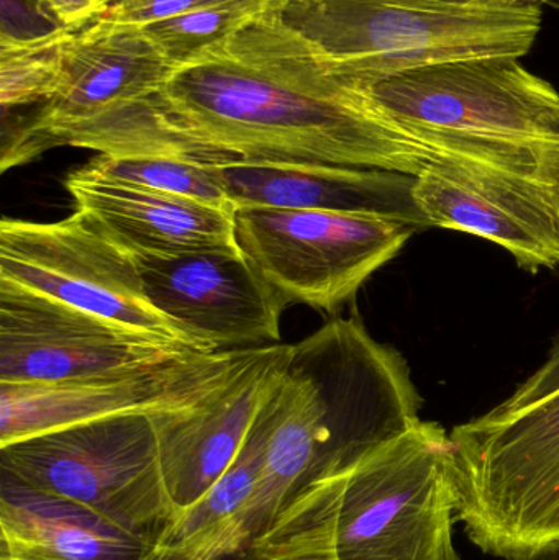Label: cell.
Returning a JSON list of instances; mask_svg holds the SVG:
<instances>
[{
  "label": "cell",
  "mask_w": 559,
  "mask_h": 560,
  "mask_svg": "<svg viewBox=\"0 0 559 560\" xmlns=\"http://www.w3.org/2000/svg\"><path fill=\"white\" fill-rule=\"evenodd\" d=\"M153 107L210 164H335L419 176L453 163L397 127L366 88L331 72L278 9L174 69Z\"/></svg>",
  "instance_id": "6da1fadb"
},
{
  "label": "cell",
  "mask_w": 559,
  "mask_h": 560,
  "mask_svg": "<svg viewBox=\"0 0 559 560\" xmlns=\"http://www.w3.org/2000/svg\"><path fill=\"white\" fill-rule=\"evenodd\" d=\"M450 451L445 428L420 420L354 466L315 470L246 555L252 560H442L456 510Z\"/></svg>",
  "instance_id": "7a4b0ae2"
},
{
  "label": "cell",
  "mask_w": 559,
  "mask_h": 560,
  "mask_svg": "<svg viewBox=\"0 0 559 560\" xmlns=\"http://www.w3.org/2000/svg\"><path fill=\"white\" fill-rule=\"evenodd\" d=\"M366 89L397 127L453 163L559 183V92L514 56L422 66Z\"/></svg>",
  "instance_id": "3957f363"
},
{
  "label": "cell",
  "mask_w": 559,
  "mask_h": 560,
  "mask_svg": "<svg viewBox=\"0 0 559 560\" xmlns=\"http://www.w3.org/2000/svg\"><path fill=\"white\" fill-rule=\"evenodd\" d=\"M422 407L403 354L357 316L335 318L291 345L272 434L315 470L350 467L416 427Z\"/></svg>",
  "instance_id": "277c9868"
},
{
  "label": "cell",
  "mask_w": 559,
  "mask_h": 560,
  "mask_svg": "<svg viewBox=\"0 0 559 560\" xmlns=\"http://www.w3.org/2000/svg\"><path fill=\"white\" fill-rule=\"evenodd\" d=\"M278 13L363 88L422 66L521 58L544 19L538 3L512 0H286Z\"/></svg>",
  "instance_id": "5b68a950"
},
{
  "label": "cell",
  "mask_w": 559,
  "mask_h": 560,
  "mask_svg": "<svg viewBox=\"0 0 559 560\" xmlns=\"http://www.w3.org/2000/svg\"><path fill=\"white\" fill-rule=\"evenodd\" d=\"M450 476L469 541L502 560H559V390L453 428Z\"/></svg>",
  "instance_id": "8992f818"
},
{
  "label": "cell",
  "mask_w": 559,
  "mask_h": 560,
  "mask_svg": "<svg viewBox=\"0 0 559 560\" xmlns=\"http://www.w3.org/2000/svg\"><path fill=\"white\" fill-rule=\"evenodd\" d=\"M173 71L141 25L98 20L72 33L58 92L3 137L2 171L56 147L141 153L156 127L153 98Z\"/></svg>",
  "instance_id": "52a82bcc"
},
{
  "label": "cell",
  "mask_w": 559,
  "mask_h": 560,
  "mask_svg": "<svg viewBox=\"0 0 559 560\" xmlns=\"http://www.w3.org/2000/svg\"><path fill=\"white\" fill-rule=\"evenodd\" d=\"M2 477L84 506L137 533L179 516L158 456L150 415L74 424L0 447Z\"/></svg>",
  "instance_id": "ba28073f"
},
{
  "label": "cell",
  "mask_w": 559,
  "mask_h": 560,
  "mask_svg": "<svg viewBox=\"0 0 559 560\" xmlns=\"http://www.w3.org/2000/svg\"><path fill=\"white\" fill-rule=\"evenodd\" d=\"M240 252L282 305L335 313L403 252L416 230L384 217L322 210L236 207Z\"/></svg>",
  "instance_id": "9c48e42d"
},
{
  "label": "cell",
  "mask_w": 559,
  "mask_h": 560,
  "mask_svg": "<svg viewBox=\"0 0 559 560\" xmlns=\"http://www.w3.org/2000/svg\"><path fill=\"white\" fill-rule=\"evenodd\" d=\"M0 279L193 348L151 305L133 256L75 210L69 219L51 223L3 219Z\"/></svg>",
  "instance_id": "30bf717a"
},
{
  "label": "cell",
  "mask_w": 559,
  "mask_h": 560,
  "mask_svg": "<svg viewBox=\"0 0 559 560\" xmlns=\"http://www.w3.org/2000/svg\"><path fill=\"white\" fill-rule=\"evenodd\" d=\"M236 352L183 349L81 381L0 382V447L89 421L163 413L196 404L222 381Z\"/></svg>",
  "instance_id": "8fae6325"
},
{
  "label": "cell",
  "mask_w": 559,
  "mask_h": 560,
  "mask_svg": "<svg viewBox=\"0 0 559 560\" xmlns=\"http://www.w3.org/2000/svg\"><path fill=\"white\" fill-rule=\"evenodd\" d=\"M151 305L203 352L281 342L286 306L238 246L131 255Z\"/></svg>",
  "instance_id": "7c38bea8"
},
{
  "label": "cell",
  "mask_w": 559,
  "mask_h": 560,
  "mask_svg": "<svg viewBox=\"0 0 559 560\" xmlns=\"http://www.w3.org/2000/svg\"><path fill=\"white\" fill-rule=\"evenodd\" d=\"M183 349L193 348L135 331L0 279V382L81 381Z\"/></svg>",
  "instance_id": "4fadbf2b"
},
{
  "label": "cell",
  "mask_w": 559,
  "mask_h": 560,
  "mask_svg": "<svg viewBox=\"0 0 559 560\" xmlns=\"http://www.w3.org/2000/svg\"><path fill=\"white\" fill-rule=\"evenodd\" d=\"M291 345L238 349L222 381L196 404L150 415L161 476L179 512L229 472L289 359Z\"/></svg>",
  "instance_id": "5bb4252c"
},
{
  "label": "cell",
  "mask_w": 559,
  "mask_h": 560,
  "mask_svg": "<svg viewBox=\"0 0 559 560\" xmlns=\"http://www.w3.org/2000/svg\"><path fill=\"white\" fill-rule=\"evenodd\" d=\"M430 229L455 230L504 248L528 272L559 266V183L501 167L436 163L417 176Z\"/></svg>",
  "instance_id": "9a60e30c"
},
{
  "label": "cell",
  "mask_w": 559,
  "mask_h": 560,
  "mask_svg": "<svg viewBox=\"0 0 559 560\" xmlns=\"http://www.w3.org/2000/svg\"><path fill=\"white\" fill-rule=\"evenodd\" d=\"M235 207L322 210L384 217L430 229L417 206V176L335 164H210Z\"/></svg>",
  "instance_id": "2e32d148"
},
{
  "label": "cell",
  "mask_w": 559,
  "mask_h": 560,
  "mask_svg": "<svg viewBox=\"0 0 559 560\" xmlns=\"http://www.w3.org/2000/svg\"><path fill=\"white\" fill-rule=\"evenodd\" d=\"M75 212L130 255H177L236 245L235 209L209 206L75 170L66 179Z\"/></svg>",
  "instance_id": "e0dca14e"
},
{
  "label": "cell",
  "mask_w": 559,
  "mask_h": 560,
  "mask_svg": "<svg viewBox=\"0 0 559 560\" xmlns=\"http://www.w3.org/2000/svg\"><path fill=\"white\" fill-rule=\"evenodd\" d=\"M156 535L2 477L0 560H141Z\"/></svg>",
  "instance_id": "ac0fdd59"
},
{
  "label": "cell",
  "mask_w": 559,
  "mask_h": 560,
  "mask_svg": "<svg viewBox=\"0 0 559 560\" xmlns=\"http://www.w3.org/2000/svg\"><path fill=\"white\" fill-rule=\"evenodd\" d=\"M79 170L98 179L143 187V189L184 197V199L197 200V202L222 207V209H235L210 164L189 160V158L163 156V154H140V156L98 154Z\"/></svg>",
  "instance_id": "d6986e66"
},
{
  "label": "cell",
  "mask_w": 559,
  "mask_h": 560,
  "mask_svg": "<svg viewBox=\"0 0 559 560\" xmlns=\"http://www.w3.org/2000/svg\"><path fill=\"white\" fill-rule=\"evenodd\" d=\"M71 30L55 28L28 38L0 39V104L3 112L45 104L58 92Z\"/></svg>",
  "instance_id": "ffe728a7"
},
{
  "label": "cell",
  "mask_w": 559,
  "mask_h": 560,
  "mask_svg": "<svg viewBox=\"0 0 559 560\" xmlns=\"http://www.w3.org/2000/svg\"><path fill=\"white\" fill-rule=\"evenodd\" d=\"M278 7L265 2H232L193 10L143 25L173 69L194 61L213 46L232 38L256 16Z\"/></svg>",
  "instance_id": "44dd1931"
},
{
  "label": "cell",
  "mask_w": 559,
  "mask_h": 560,
  "mask_svg": "<svg viewBox=\"0 0 559 560\" xmlns=\"http://www.w3.org/2000/svg\"><path fill=\"white\" fill-rule=\"evenodd\" d=\"M248 2V0H115L107 15L102 20L128 25H148L158 20L170 19L193 10L209 9L223 3ZM281 7L286 0H253Z\"/></svg>",
  "instance_id": "7402d4cb"
},
{
  "label": "cell",
  "mask_w": 559,
  "mask_h": 560,
  "mask_svg": "<svg viewBox=\"0 0 559 560\" xmlns=\"http://www.w3.org/2000/svg\"><path fill=\"white\" fill-rule=\"evenodd\" d=\"M36 13L55 28L79 30L107 15L115 0H30Z\"/></svg>",
  "instance_id": "603a6c76"
},
{
  "label": "cell",
  "mask_w": 559,
  "mask_h": 560,
  "mask_svg": "<svg viewBox=\"0 0 559 560\" xmlns=\"http://www.w3.org/2000/svg\"><path fill=\"white\" fill-rule=\"evenodd\" d=\"M559 390V338L554 342V348L548 352L547 361L538 368L524 384L519 385L517 390L499 404V410L514 411L528 405L537 404L544 398Z\"/></svg>",
  "instance_id": "cb8c5ba5"
},
{
  "label": "cell",
  "mask_w": 559,
  "mask_h": 560,
  "mask_svg": "<svg viewBox=\"0 0 559 560\" xmlns=\"http://www.w3.org/2000/svg\"><path fill=\"white\" fill-rule=\"evenodd\" d=\"M512 2L538 3L540 5V2H544V0H512Z\"/></svg>",
  "instance_id": "d4e9b609"
}]
</instances>
